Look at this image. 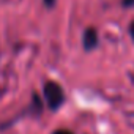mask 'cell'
Segmentation results:
<instances>
[{
    "instance_id": "8992f818",
    "label": "cell",
    "mask_w": 134,
    "mask_h": 134,
    "mask_svg": "<svg viewBox=\"0 0 134 134\" xmlns=\"http://www.w3.org/2000/svg\"><path fill=\"white\" fill-rule=\"evenodd\" d=\"M44 3H46V7H49V8H51V7H54V5H55V0H44Z\"/></svg>"
},
{
    "instance_id": "6da1fadb",
    "label": "cell",
    "mask_w": 134,
    "mask_h": 134,
    "mask_svg": "<svg viewBox=\"0 0 134 134\" xmlns=\"http://www.w3.org/2000/svg\"><path fill=\"white\" fill-rule=\"evenodd\" d=\"M43 96H44L51 110L58 109L65 103V92H63L62 85H58L54 81H47L43 85Z\"/></svg>"
},
{
    "instance_id": "7a4b0ae2",
    "label": "cell",
    "mask_w": 134,
    "mask_h": 134,
    "mask_svg": "<svg viewBox=\"0 0 134 134\" xmlns=\"http://www.w3.org/2000/svg\"><path fill=\"white\" fill-rule=\"evenodd\" d=\"M98 41H99V38H98V32L95 30V29H87L85 30V33H84V38H82V43H84V49L85 51H92V49H95L96 46H98Z\"/></svg>"
},
{
    "instance_id": "5b68a950",
    "label": "cell",
    "mask_w": 134,
    "mask_h": 134,
    "mask_svg": "<svg viewBox=\"0 0 134 134\" xmlns=\"http://www.w3.org/2000/svg\"><path fill=\"white\" fill-rule=\"evenodd\" d=\"M129 35H131V38H132V41H134V21L129 24Z\"/></svg>"
},
{
    "instance_id": "277c9868",
    "label": "cell",
    "mask_w": 134,
    "mask_h": 134,
    "mask_svg": "<svg viewBox=\"0 0 134 134\" xmlns=\"http://www.w3.org/2000/svg\"><path fill=\"white\" fill-rule=\"evenodd\" d=\"M52 134H74V132H71V131H68V129H55Z\"/></svg>"
},
{
    "instance_id": "3957f363",
    "label": "cell",
    "mask_w": 134,
    "mask_h": 134,
    "mask_svg": "<svg viewBox=\"0 0 134 134\" xmlns=\"http://www.w3.org/2000/svg\"><path fill=\"white\" fill-rule=\"evenodd\" d=\"M121 3L126 8H131V7H134V0H121Z\"/></svg>"
}]
</instances>
